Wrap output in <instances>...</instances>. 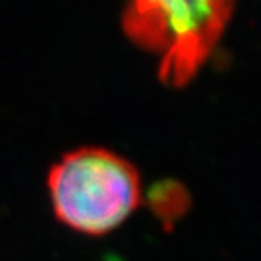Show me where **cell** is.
<instances>
[{"label":"cell","mask_w":261,"mask_h":261,"mask_svg":"<svg viewBox=\"0 0 261 261\" xmlns=\"http://www.w3.org/2000/svg\"><path fill=\"white\" fill-rule=\"evenodd\" d=\"M48 187L60 221L75 231L95 236L121 226L141 198L134 166L98 148L66 154L51 170Z\"/></svg>","instance_id":"obj_1"},{"label":"cell","mask_w":261,"mask_h":261,"mask_svg":"<svg viewBox=\"0 0 261 261\" xmlns=\"http://www.w3.org/2000/svg\"><path fill=\"white\" fill-rule=\"evenodd\" d=\"M234 0H130L127 34L160 56L161 78L184 85L216 46Z\"/></svg>","instance_id":"obj_2"}]
</instances>
